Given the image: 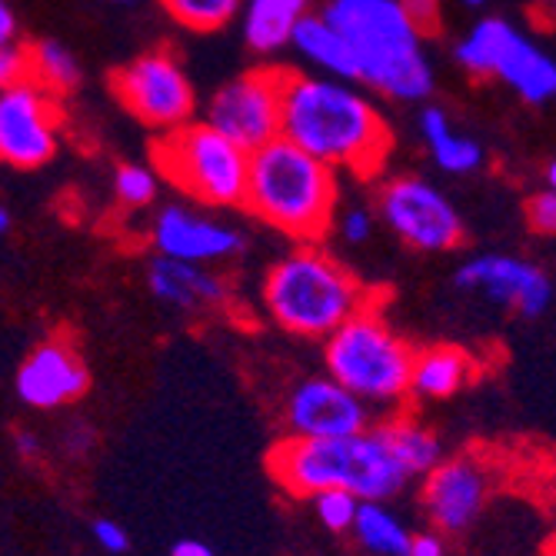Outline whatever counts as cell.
<instances>
[{"label":"cell","mask_w":556,"mask_h":556,"mask_svg":"<svg viewBox=\"0 0 556 556\" xmlns=\"http://www.w3.org/2000/svg\"><path fill=\"white\" fill-rule=\"evenodd\" d=\"M283 137L353 177L380 174L393 150L390 124L374 100L353 80L327 74L287 71Z\"/></svg>","instance_id":"obj_1"},{"label":"cell","mask_w":556,"mask_h":556,"mask_svg":"<svg viewBox=\"0 0 556 556\" xmlns=\"http://www.w3.org/2000/svg\"><path fill=\"white\" fill-rule=\"evenodd\" d=\"M320 14L350 40L357 80L374 93L420 104L433 93V64L424 30L410 21L403 0H327Z\"/></svg>","instance_id":"obj_2"},{"label":"cell","mask_w":556,"mask_h":556,"mask_svg":"<svg viewBox=\"0 0 556 556\" xmlns=\"http://www.w3.org/2000/svg\"><path fill=\"white\" fill-rule=\"evenodd\" d=\"M270 477L293 496H314L317 490H350L361 500H393L407 490L414 473L390 450L380 424L364 433L307 440L283 437L267 457Z\"/></svg>","instance_id":"obj_3"},{"label":"cell","mask_w":556,"mask_h":556,"mask_svg":"<svg viewBox=\"0 0 556 556\" xmlns=\"http://www.w3.org/2000/svg\"><path fill=\"white\" fill-rule=\"evenodd\" d=\"M337 170L283 134L250 154L243 211L267 227L303 243L324 240L337 220Z\"/></svg>","instance_id":"obj_4"},{"label":"cell","mask_w":556,"mask_h":556,"mask_svg":"<svg viewBox=\"0 0 556 556\" xmlns=\"http://www.w3.org/2000/svg\"><path fill=\"white\" fill-rule=\"evenodd\" d=\"M264 307L277 327L296 337L327 340L377 296L317 243H303L274 261L264 277Z\"/></svg>","instance_id":"obj_5"},{"label":"cell","mask_w":556,"mask_h":556,"mask_svg":"<svg viewBox=\"0 0 556 556\" xmlns=\"http://www.w3.org/2000/svg\"><path fill=\"white\" fill-rule=\"evenodd\" d=\"M417 350L403 340L377 307L361 311L324 340V364L333 380L370 407H400L410 393Z\"/></svg>","instance_id":"obj_6"},{"label":"cell","mask_w":556,"mask_h":556,"mask_svg":"<svg viewBox=\"0 0 556 556\" xmlns=\"http://www.w3.org/2000/svg\"><path fill=\"white\" fill-rule=\"evenodd\" d=\"M154 170L200 207H243L250 180V150L207 121L167 130L150 147Z\"/></svg>","instance_id":"obj_7"},{"label":"cell","mask_w":556,"mask_h":556,"mask_svg":"<svg viewBox=\"0 0 556 556\" xmlns=\"http://www.w3.org/2000/svg\"><path fill=\"white\" fill-rule=\"evenodd\" d=\"M111 90L130 117L157 134L190 124L197 111L193 84L167 50H147V54L117 67Z\"/></svg>","instance_id":"obj_8"},{"label":"cell","mask_w":556,"mask_h":556,"mask_svg":"<svg viewBox=\"0 0 556 556\" xmlns=\"http://www.w3.org/2000/svg\"><path fill=\"white\" fill-rule=\"evenodd\" d=\"M377 214L403 243L424 254H443L464 240V217L457 204L440 187L414 174L380 184Z\"/></svg>","instance_id":"obj_9"},{"label":"cell","mask_w":556,"mask_h":556,"mask_svg":"<svg viewBox=\"0 0 556 556\" xmlns=\"http://www.w3.org/2000/svg\"><path fill=\"white\" fill-rule=\"evenodd\" d=\"M283 84L287 71L280 67L247 71L217 87L207 100L204 121L254 154L283 134Z\"/></svg>","instance_id":"obj_10"},{"label":"cell","mask_w":556,"mask_h":556,"mask_svg":"<svg viewBox=\"0 0 556 556\" xmlns=\"http://www.w3.org/2000/svg\"><path fill=\"white\" fill-rule=\"evenodd\" d=\"M61 143L58 93L37 80L0 90V157L14 170H37L54 161Z\"/></svg>","instance_id":"obj_11"},{"label":"cell","mask_w":556,"mask_h":556,"mask_svg":"<svg viewBox=\"0 0 556 556\" xmlns=\"http://www.w3.org/2000/svg\"><path fill=\"white\" fill-rule=\"evenodd\" d=\"M283 427L287 437H307V440L350 437L374 427V407L353 390H346L340 380H333L330 374L307 377L287 396Z\"/></svg>","instance_id":"obj_12"},{"label":"cell","mask_w":556,"mask_h":556,"mask_svg":"<svg viewBox=\"0 0 556 556\" xmlns=\"http://www.w3.org/2000/svg\"><path fill=\"white\" fill-rule=\"evenodd\" d=\"M453 287L464 293H480L500 307H514L520 317L536 320L549 311L553 283L549 277L523 257L514 254H480L453 274Z\"/></svg>","instance_id":"obj_13"},{"label":"cell","mask_w":556,"mask_h":556,"mask_svg":"<svg viewBox=\"0 0 556 556\" xmlns=\"http://www.w3.org/2000/svg\"><path fill=\"white\" fill-rule=\"evenodd\" d=\"M150 243L161 257L187 264H224L243 250V233L187 204H167L150 220Z\"/></svg>","instance_id":"obj_14"},{"label":"cell","mask_w":556,"mask_h":556,"mask_svg":"<svg viewBox=\"0 0 556 556\" xmlns=\"http://www.w3.org/2000/svg\"><path fill=\"white\" fill-rule=\"evenodd\" d=\"M90 387L87 364L67 340H40L17 367L14 393L30 410H58Z\"/></svg>","instance_id":"obj_15"},{"label":"cell","mask_w":556,"mask_h":556,"mask_svg":"<svg viewBox=\"0 0 556 556\" xmlns=\"http://www.w3.org/2000/svg\"><path fill=\"white\" fill-rule=\"evenodd\" d=\"M490 477L480 460L453 457L427 473L424 483V510L437 533L457 536L467 533L486 507Z\"/></svg>","instance_id":"obj_16"},{"label":"cell","mask_w":556,"mask_h":556,"mask_svg":"<svg viewBox=\"0 0 556 556\" xmlns=\"http://www.w3.org/2000/svg\"><path fill=\"white\" fill-rule=\"evenodd\" d=\"M143 280L150 296L177 314H211L230 300L227 280L204 264H187L157 254L154 261H147Z\"/></svg>","instance_id":"obj_17"},{"label":"cell","mask_w":556,"mask_h":556,"mask_svg":"<svg viewBox=\"0 0 556 556\" xmlns=\"http://www.w3.org/2000/svg\"><path fill=\"white\" fill-rule=\"evenodd\" d=\"M314 14V0H247L240 14L243 43L261 58H277L290 47L303 17Z\"/></svg>","instance_id":"obj_18"},{"label":"cell","mask_w":556,"mask_h":556,"mask_svg":"<svg viewBox=\"0 0 556 556\" xmlns=\"http://www.w3.org/2000/svg\"><path fill=\"white\" fill-rule=\"evenodd\" d=\"M290 47H293V54L303 64H311L317 74L340 77V80H357V58H353L350 40L320 11L303 17Z\"/></svg>","instance_id":"obj_19"},{"label":"cell","mask_w":556,"mask_h":556,"mask_svg":"<svg viewBox=\"0 0 556 556\" xmlns=\"http://www.w3.org/2000/svg\"><path fill=\"white\" fill-rule=\"evenodd\" d=\"M496 80L507 84L523 100V104L540 108V104H546V100L556 97V61L533 37L520 34L514 40V47H510V54L503 58V64L496 71Z\"/></svg>","instance_id":"obj_20"},{"label":"cell","mask_w":556,"mask_h":556,"mask_svg":"<svg viewBox=\"0 0 556 556\" xmlns=\"http://www.w3.org/2000/svg\"><path fill=\"white\" fill-rule=\"evenodd\" d=\"M417 130L430 150L433 164L443 170V174H473L483 167V143L477 137H467L453 127V121L446 117L443 108H424L420 117H417Z\"/></svg>","instance_id":"obj_21"},{"label":"cell","mask_w":556,"mask_h":556,"mask_svg":"<svg viewBox=\"0 0 556 556\" xmlns=\"http://www.w3.org/2000/svg\"><path fill=\"white\" fill-rule=\"evenodd\" d=\"M473 377L470 353L453 343H433L427 350H417L414 377H410V396L417 400H446L460 393Z\"/></svg>","instance_id":"obj_22"},{"label":"cell","mask_w":556,"mask_h":556,"mask_svg":"<svg viewBox=\"0 0 556 556\" xmlns=\"http://www.w3.org/2000/svg\"><path fill=\"white\" fill-rule=\"evenodd\" d=\"M520 30L507 17H483L477 21L453 47V61H457L470 77H496L503 58L510 54Z\"/></svg>","instance_id":"obj_23"},{"label":"cell","mask_w":556,"mask_h":556,"mask_svg":"<svg viewBox=\"0 0 556 556\" xmlns=\"http://www.w3.org/2000/svg\"><path fill=\"white\" fill-rule=\"evenodd\" d=\"M350 533L367 556H410L414 533L380 500L361 503L357 523H353Z\"/></svg>","instance_id":"obj_24"},{"label":"cell","mask_w":556,"mask_h":556,"mask_svg":"<svg viewBox=\"0 0 556 556\" xmlns=\"http://www.w3.org/2000/svg\"><path fill=\"white\" fill-rule=\"evenodd\" d=\"M380 430H383L390 450L400 457V464L407 467L414 477H427L430 470H437V467L446 460V457H443V443H440V437H437L430 427H424V424H417V420H410V417L383 420Z\"/></svg>","instance_id":"obj_25"},{"label":"cell","mask_w":556,"mask_h":556,"mask_svg":"<svg viewBox=\"0 0 556 556\" xmlns=\"http://www.w3.org/2000/svg\"><path fill=\"white\" fill-rule=\"evenodd\" d=\"M30 80H37L40 87H47L50 93H71L80 87L84 71L77 54L61 43V40H37L30 47Z\"/></svg>","instance_id":"obj_26"},{"label":"cell","mask_w":556,"mask_h":556,"mask_svg":"<svg viewBox=\"0 0 556 556\" xmlns=\"http://www.w3.org/2000/svg\"><path fill=\"white\" fill-rule=\"evenodd\" d=\"M164 11L187 30H220L243 14L247 0H161Z\"/></svg>","instance_id":"obj_27"},{"label":"cell","mask_w":556,"mask_h":556,"mask_svg":"<svg viewBox=\"0 0 556 556\" xmlns=\"http://www.w3.org/2000/svg\"><path fill=\"white\" fill-rule=\"evenodd\" d=\"M161 174L143 164H121L114 170V197L124 211H143L161 193Z\"/></svg>","instance_id":"obj_28"},{"label":"cell","mask_w":556,"mask_h":556,"mask_svg":"<svg viewBox=\"0 0 556 556\" xmlns=\"http://www.w3.org/2000/svg\"><path fill=\"white\" fill-rule=\"evenodd\" d=\"M314 503V514L320 517V523L333 533H350L353 523H357L361 514V496H353L350 490H317L314 496H307Z\"/></svg>","instance_id":"obj_29"},{"label":"cell","mask_w":556,"mask_h":556,"mask_svg":"<svg viewBox=\"0 0 556 556\" xmlns=\"http://www.w3.org/2000/svg\"><path fill=\"white\" fill-rule=\"evenodd\" d=\"M337 233L353 243V247H361L374 237V211L370 207H361V204H353L346 207L340 217H337Z\"/></svg>","instance_id":"obj_30"},{"label":"cell","mask_w":556,"mask_h":556,"mask_svg":"<svg viewBox=\"0 0 556 556\" xmlns=\"http://www.w3.org/2000/svg\"><path fill=\"white\" fill-rule=\"evenodd\" d=\"M527 224L543 237H556V190L553 187L527 200Z\"/></svg>","instance_id":"obj_31"},{"label":"cell","mask_w":556,"mask_h":556,"mask_svg":"<svg viewBox=\"0 0 556 556\" xmlns=\"http://www.w3.org/2000/svg\"><path fill=\"white\" fill-rule=\"evenodd\" d=\"M30 80V47L0 43V84L11 87Z\"/></svg>","instance_id":"obj_32"},{"label":"cell","mask_w":556,"mask_h":556,"mask_svg":"<svg viewBox=\"0 0 556 556\" xmlns=\"http://www.w3.org/2000/svg\"><path fill=\"white\" fill-rule=\"evenodd\" d=\"M90 533H93V540L100 543V549H108V553H114V556H121V553L130 549V536H127V530H124L117 520H93Z\"/></svg>","instance_id":"obj_33"},{"label":"cell","mask_w":556,"mask_h":556,"mask_svg":"<svg viewBox=\"0 0 556 556\" xmlns=\"http://www.w3.org/2000/svg\"><path fill=\"white\" fill-rule=\"evenodd\" d=\"M61 443H64V453H67V457H87V453L97 446V433H93V427H87V424H71V427L64 430Z\"/></svg>","instance_id":"obj_34"},{"label":"cell","mask_w":556,"mask_h":556,"mask_svg":"<svg viewBox=\"0 0 556 556\" xmlns=\"http://www.w3.org/2000/svg\"><path fill=\"white\" fill-rule=\"evenodd\" d=\"M403 8L424 34H433L440 27V0H403Z\"/></svg>","instance_id":"obj_35"},{"label":"cell","mask_w":556,"mask_h":556,"mask_svg":"<svg viewBox=\"0 0 556 556\" xmlns=\"http://www.w3.org/2000/svg\"><path fill=\"white\" fill-rule=\"evenodd\" d=\"M14 450H17V457H21V460L34 464V460L43 457V440H40L37 433H30V430H17V433H14Z\"/></svg>","instance_id":"obj_36"},{"label":"cell","mask_w":556,"mask_h":556,"mask_svg":"<svg viewBox=\"0 0 556 556\" xmlns=\"http://www.w3.org/2000/svg\"><path fill=\"white\" fill-rule=\"evenodd\" d=\"M410 556H446V546L437 533H414Z\"/></svg>","instance_id":"obj_37"},{"label":"cell","mask_w":556,"mask_h":556,"mask_svg":"<svg viewBox=\"0 0 556 556\" xmlns=\"http://www.w3.org/2000/svg\"><path fill=\"white\" fill-rule=\"evenodd\" d=\"M17 34H21V27H17L14 8L8 4V0H0V43H14Z\"/></svg>","instance_id":"obj_38"},{"label":"cell","mask_w":556,"mask_h":556,"mask_svg":"<svg viewBox=\"0 0 556 556\" xmlns=\"http://www.w3.org/2000/svg\"><path fill=\"white\" fill-rule=\"evenodd\" d=\"M530 17H533L540 27H549V30H556V0H536L533 11H530Z\"/></svg>","instance_id":"obj_39"},{"label":"cell","mask_w":556,"mask_h":556,"mask_svg":"<svg viewBox=\"0 0 556 556\" xmlns=\"http://www.w3.org/2000/svg\"><path fill=\"white\" fill-rule=\"evenodd\" d=\"M170 556H217V553L200 540H180V543H174Z\"/></svg>","instance_id":"obj_40"},{"label":"cell","mask_w":556,"mask_h":556,"mask_svg":"<svg viewBox=\"0 0 556 556\" xmlns=\"http://www.w3.org/2000/svg\"><path fill=\"white\" fill-rule=\"evenodd\" d=\"M0 233H11V207H0Z\"/></svg>","instance_id":"obj_41"},{"label":"cell","mask_w":556,"mask_h":556,"mask_svg":"<svg viewBox=\"0 0 556 556\" xmlns=\"http://www.w3.org/2000/svg\"><path fill=\"white\" fill-rule=\"evenodd\" d=\"M546 187H553L556 190V157L549 161V167H546Z\"/></svg>","instance_id":"obj_42"},{"label":"cell","mask_w":556,"mask_h":556,"mask_svg":"<svg viewBox=\"0 0 556 556\" xmlns=\"http://www.w3.org/2000/svg\"><path fill=\"white\" fill-rule=\"evenodd\" d=\"M460 4H467V8H483L486 0H460Z\"/></svg>","instance_id":"obj_43"},{"label":"cell","mask_w":556,"mask_h":556,"mask_svg":"<svg viewBox=\"0 0 556 556\" xmlns=\"http://www.w3.org/2000/svg\"><path fill=\"white\" fill-rule=\"evenodd\" d=\"M111 4H127V8H134V4H143V0H111Z\"/></svg>","instance_id":"obj_44"},{"label":"cell","mask_w":556,"mask_h":556,"mask_svg":"<svg viewBox=\"0 0 556 556\" xmlns=\"http://www.w3.org/2000/svg\"><path fill=\"white\" fill-rule=\"evenodd\" d=\"M549 556H556V543H553V546H549Z\"/></svg>","instance_id":"obj_45"}]
</instances>
